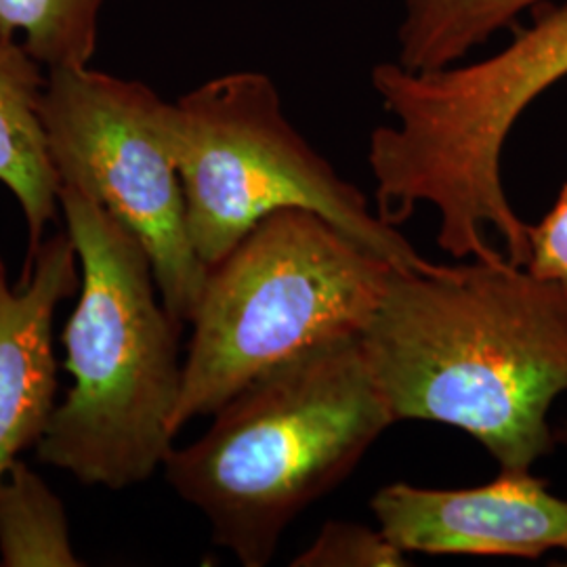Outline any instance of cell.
<instances>
[{
	"mask_svg": "<svg viewBox=\"0 0 567 567\" xmlns=\"http://www.w3.org/2000/svg\"><path fill=\"white\" fill-rule=\"evenodd\" d=\"M548 0H402L398 63L410 72L456 65Z\"/></svg>",
	"mask_w": 567,
	"mask_h": 567,
	"instance_id": "cell-11",
	"label": "cell"
},
{
	"mask_svg": "<svg viewBox=\"0 0 567 567\" xmlns=\"http://www.w3.org/2000/svg\"><path fill=\"white\" fill-rule=\"evenodd\" d=\"M408 553L391 543L381 527L326 522L316 540L292 559V567H404Z\"/></svg>",
	"mask_w": 567,
	"mask_h": 567,
	"instance_id": "cell-14",
	"label": "cell"
},
{
	"mask_svg": "<svg viewBox=\"0 0 567 567\" xmlns=\"http://www.w3.org/2000/svg\"><path fill=\"white\" fill-rule=\"evenodd\" d=\"M79 267L65 229L44 240L18 284L0 255V477L23 450L41 442L58 405L53 322L61 301L79 292Z\"/></svg>",
	"mask_w": 567,
	"mask_h": 567,
	"instance_id": "cell-9",
	"label": "cell"
},
{
	"mask_svg": "<svg viewBox=\"0 0 567 567\" xmlns=\"http://www.w3.org/2000/svg\"><path fill=\"white\" fill-rule=\"evenodd\" d=\"M41 63L23 42L0 34V183L20 204L28 231L23 269L34 264L60 213V175L42 124Z\"/></svg>",
	"mask_w": 567,
	"mask_h": 567,
	"instance_id": "cell-10",
	"label": "cell"
},
{
	"mask_svg": "<svg viewBox=\"0 0 567 567\" xmlns=\"http://www.w3.org/2000/svg\"><path fill=\"white\" fill-rule=\"evenodd\" d=\"M386 538L404 553L540 559L567 553V498L532 471H501L486 486L395 482L370 501Z\"/></svg>",
	"mask_w": 567,
	"mask_h": 567,
	"instance_id": "cell-8",
	"label": "cell"
},
{
	"mask_svg": "<svg viewBox=\"0 0 567 567\" xmlns=\"http://www.w3.org/2000/svg\"><path fill=\"white\" fill-rule=\"evenodd\" d=\"M393 425L362 337L339 339L244 386L196 442L166 452L164 477L206 517L213 545L264 567Z\"/></svg>",
	"mask_w": 567,
	"mask_h": 567,
	"instance_id": "cell-2",
	"label": "cell"
},
{
	"mask_svg": "<svg viewBox=\"0 0 567 567\" xmlns=\"http://www.w3.org/2000/svg\"><path fill=\"white\" fill-rule=\"evenodd\" d=\"M526 267L540 278L567 284V183L547 215L529 225Z\"/></svg>",
	"mask_w": 567,
	"mask_h": 567,
	"instance_id": "cell-15",
	"label": "cell"
},
{
	"mask_svg": "<svg viewBox=\"0 0 567 567\" xmlns=\"http://www.w3.org/2000/svg\"><path fill=\"white\" fill-rule=\"evenodd\" d=\"M171 145L192 244L213 267L280 208L322 215L353 240L404 271H433L398 227L372 210L286 118L282 97L264 72L240 70L203 82L166 105Z\"/></svg>",
	"mask_w": 567,
	"mask_h": 567,
	"instance_id": "cell-6",
	"label": "cell"
},
{
	"mask_svg": "<svg viewBox=\"0 0 567 567\" xmlns=\"http://www.w3.org/2000/svg\"><path fill=\"white\" fill-rule=\"evenodd\" d=\"M362 344L395 423L461 429L501 471H532L557 447L567 284L508 259L398 269Z\"/></svg>",
	"mask_w": 567,
	"mask_h": 567,
	"instance_id": "cell-1",
	"label": "cell"
},
{
	"mask_svg": "<svg viewBox=\"0 0 567 567\" xmlns=\"http://www.w3.org/2000/svg\"><path fill=\"white\" fill-rule=\"evenodd\" d=\"M398 269L313 210L267 215L208 267L173 435L305 351L362 337Z\"/></svg>",
	"mask_w": 567,
	"mask_h": 567,
	"instance_id": "cell-5",
	"label": "cell"
},
{
	"mask_svg": "<svg viewBox=\"0 0 567 567\" xmlns=\"http://www.w3.org/2000/svg\"><path fill=\"white\" fill-rule=\"evenodd\" d=\"M60 208L81 261L79 301L61 334L72 386L37 454L84 486L121 492L150 480L175 442L183 326L124 225L72 185H61Z\"/></svg>",
	"mask_w": 567,
	"mask_h": 567,
	"instance_id": "cell-3",
	"label": "cell"
},
{
	"mask_svg": "<svg viewBox=\"0 0 567 567\" xmlns=\"http://www.w3.org/2000/svg\"><path fill=\"white\" fill-rule=\"evenodd\" d=\"M566 76L567 2L486 60L433 72L374 65L372 89L391 116L368 143L381 200L402 215L435 208L447 243H480L487 229L513 236L522 217L503 183L505 143L527 107Z\"/></svg>",
	"mask_w": 567,
	"mask_h": 567,
	"instance_id": "cell-4",
	"label": "cell"
},
{
	"mask_svg": "<svg viewBox=\"0 0 567 567\" xmlns=\"http://www.w3.org/2000/svg\"><path fill=\"white\" fill-rule=\"evenodd\" d=\"M555 442H557V446L567 447V419L555 429Z\"/></svg>",
	"mask_w": 567,
	"mask_h": 567,
	"instance_id": "cell-16",
	"label": "cell"
},
{
	"mask_svg": "<svg viewBox=\"0 0 567 567\" xmlns=\"http://www.w3.org/2000/svg\"><path fill=\"white\" fill-rule=\"evenodd\" d=\"M0 566H84L60 496L20 458L0 477Z\"/></svg>",
	"mask_w": 567,
	"mask_h": 567,
	"instance_id": "cell-12",
	"label": "cell"
},
{
	"mask_svg": "<svg viewBox=\"0 0 567 567\" xmlns=\"http://www.w3.org/2000/svg\"><path fill=\"white\" fill-rule=\"evenodd\" d=\"M166 105L147 84L84 68L49 70L41 116L61 185H72L142 243L177 324L192 322L208 267L187 229Z\"/></svg>",
	"mask_w": 567,
	"mask_h": 567,
	"instance_id": "cell-7",
	"label": "cell"
},
{
	"mask_svg": "<svg viewBox=\"0 0 567 567\" xmlns=\"http://www.w3.org/2000/svg\"><path fill=\"white\" fill-rule=\"evenodd\" d=\"M103 0H0V34L16 39L47 70L84 68L100 39Z\"/></svg>",
	"mask_w": 567,
	"mask_h": 567,
	"instance_id": "cell-13",
	"label": "cell"
}]
</instances>
